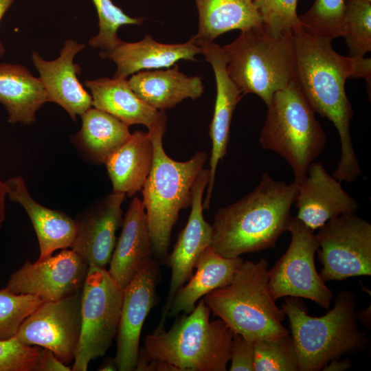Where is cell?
Returning <instances> with one entry per match:
<instances>
[{
  "instance_id": "1",
  "label": "cell",
  "mask_w": 371,
  "mask_h": 371,
  "mask_svg": "<svg viewBox=\"0 0 371 371\" xmlns=\"http://www.w3.org/2000/svg\"><path fill=\"white\" fill-rule=\"evenodd\" d=\"M295 78L313 109L330 120L340 139L341 155L333 176L353 182L361 175L350 132L353 111L347 98L348 78H364L370 86L371 59L346 57L332 47L331 40L303 28L293 34Z\"/></svg>"
},
{
  "instance_id": "2",
  "label": "cell",
  "mask_w": 371,
  "mask_h": 371,
  "mask_svg": "<svg viewBox=\"0 0 371 371\" xmlns=\"http://www.w3.org/2000/svg\"><path fill=\"white\" fill-rule=\"evenodd\" d=\"M298 183L273 179L265 172L258 186L215 214L211 247L220 256L236 258L276 247L289 231Z\"/></svg>"
},
{
  "instance_id": "3",
  "label": "cell",
  "mask_w": 371,
  "mask_h": 371,
  "mask_svg": "<svg viewBox=\"0 0 371 371\" xmlns=\"http://www.w3.org/2000/svg\"><path fill=\"white\" fill-rule=\"evenodd\" d=\"M288 317L300 371H319L331 360L364 351L368 339L358 327L355 296L340 291L333 307L324 315L313 317L300 297H285L282 304Z\"/></svg>"
},
{
  "instance_id": "4",
  "label": "cell",
  "mask_w": 371,
  "mask_h": 371,
  "mask_svg": "<svg viewBox=\"0 0 371 371\" xmlns=\"http://www.w3.org/2000/svg\"><path fill=\"white\" fill-rule=\"evenodd\" d=\"M167 117L148 130L154 156L151 170L142 190L153 254L164 258L168 254L172 228L179 212L191 205L192 186L207 160L205 152L177 161L163 147Z\"/></svg>"
},
{
  "instance_id": "5",
  "label": "cell",
  "mask_w": 371,
  "mask_h": 371,
  "mask_svg": "<svg viewBox=\"0 0 371 371\" xmlns=\"http://www.w3.org/2000/svg\"><path fill=\"white\" fill-rule=\"evenodd\" d=\"M210 308L200 299L172 327L148 335L139 357L165 361L179 371H226L234 332L220 318L210 321Z\"/></svg>"
},
{
  "instance_id": "6",
  "label": "cell",
  "mask_w": 371,
  "mask_h": 371,
  "mask_svg": "<svg viewBox=\"0 0 371 371\" xmlns=\"http://www.w3.org/2000/svg\"><path fill=\"white\" fill-rule=\"evenodd\" d=\"M268 265L265 258L243 262L228 284L203 297L211 312L234 333L253 342L290 333L282 324L285 313L276 305L269 290Z\"/></svg>"
},
{
  "instance_id": "7",
  "label": "cell",
  "mask_w": 371,
  "mask_h": 371,
  "mask_svg": "<svg viewBox=\"0 0 371 371\" xmlns=\"http://www.w3.org/2000/svg\"><path fill=\"white\" fill-rule=\"evenodd\" d=\"M222 48L227 72L243 96L256 94L267 106L275 93L295 80L291 33L275 36L263 25L252 27Z\"/></svg>"
},
{
  "instance_id": "8",
  "label": "cell",
  "mask_w": 371,
  "mask_h": 371,
  "mask_svg": "<svg viewBox=\"0 0 371 371\" xmlns=\"http://www.w3.org/2000/svg\"><path fill=\"white\" fill-rule=\"evenodd\" d=\"M267 108L259 142L286 161L300 183L325 148V132L295 80L275 93Z\"/></svg>"
},
{
  "instance_id": "9",
  "label": "cell",
  "mask_w": 371,
  "mask_h": 371,
  "mask_svg": "<svg viewBox=\"0 0 371 371\" xmlns=\"http://www.w3.org/2000/svg\"><path fill=\"white\" fill-rule=\"evenodd\" d=\"M123 290L106 269L89 267L82 289L81 331L71 370L86 371L104 356L116 337Z\"/></svg>"
},
{
  "instance_id": "10",
  "label": "cell",
  "mask_w": 371,
  "mask_h": 371,
  "mask_svg": "<svg viewBox=\"0 0 371 371\" xmlns=\"http://www.w3.org/2000/svg\"><path fill=\"white\" fill-rule=\"evenodd\" d=\"M291 238L286 252L268 269V287L274 300L285 297L308 299L324 308L333 294L317 273L315 254L319 248L314 231L293 218Z\"/></svg>"
},
{
  "instance_id": "11",
  "label": "cell",
  "mask_w": 371,
  "mask_h": 371,
  "mask_svg": "<svg viewBox=\"0 0 371 371\" xmlns=\"http://www.w3.org/2000/svg\"><path fill=\"white\" fill-rule=\"evenodd\" d=\"M315 234L324 281L371 275V224L355 213L329 220Z\"/></svg>"
},
{
  "instance_id": "12",
  "label": "cell",
  "mask_w": 371,
  "mask_h": 371,
  "mask_svg": "<svg viewBox=\"0 0 371 371\" xmlns=\"http://www.w3.org/2000/svg\"><path fill=\"white\" fill-rule=\"evenodd\" d=\"M82 290L43 302L20 326L15 338L25 346L47 348L65 364L74 359L81 331Z\"/></svg>"
},
{
  "instance_id": "13",
  "label": "cell",
  "mask_w": 371,
  "mask_h": 371,
  "mask_svg": "<svg viewBox=\"0 0 371 371\" xmlns=\"http://www.w3.org/2000/svg\"><path fill=\"white\" fill-rule=\"evenodd\" d=\"M89 265L72 249L32 263L26 261L9 278L5 288L29 294L43 302H55L82 290Z\"/></svg>"
},
{
  "instance_id": "14",
  "label": "cell",
  "mask_w": 371,
  "mask_h": 371,
  "mask_svg": "<svg viewBox=\"0 0 371 371\" xmlns=\"http://www.w3.org/2000/svg\"><path fill=\"white\" fill-rule=\"evenodd\" d=\"M159 269L153 259L123 289L114 359L120 371L135 370L144 321L157 302Z\"/></svg>"
},
{
  "instance_id": "15",
  "label": "cell",
  "mask_w": 371,
  "mask_h": 371,
  "mask_svg": "<svg viewBox=\"0 0 371 371\" xmlns=\"http://www.w3.org/2000/svg\"><path fill=\"white\" fill-rule=\"evenodd\" d=\"M210 179V169H203L192 188L191 212L187 224L179 234L172 251L167 258L172 274L166 303L155 330L164 328L172 301L178 290L187 282L203 251L211 246L212 227L203 214V195Z\"/></svg>"
},
{
  "instance_id": "16",
  "label": "cell",
  "mask_w": 371,
  "mask_h": 371,
  "mask_svg": "<svg viewBox=\"0 0 371 371\" xmlns=\"http://www.w3.org/2000/svg\"><path fill=\"white\" fill-rule=\"evenodd\" d=\"M193 38L201 47V54L205 60L212 65L216 86L214 115L209 131L212 144L210 159V179L207 194L203 202V210H206L210 204L216 168L227 154L232 115L243 95L227 72V59L222 47L214 41Z\"/></svg>"
},
{
  "instance_id": "17",
  "label": "cell",
  "mask_w": 371,
  "mask_h": 371,
  "mask_svg": "<svg viewBox=\"0 0 371 371\" xmlns=\"http://www.w3.org/2000/svg\"><path fill=\"white\" fill-rule=\"evenodd\" d=\"M126 196L112 192L76 219L77 232L71 247L89 266L106 269L110 262L117 243L115 233L123 220L122 204Z\"/></svg>"
},
{
  "instance_id": "18",
  "label": "cell",
  "mask_w": 371,
  "mask_h": 371,
  "mask_svg": "<svg viewBox=\"0 0 371 371\" xmlns=\"http://www.w3.org/2000/svg\"><path fill=\"white\" fill-rule=\"evenodd\" d=\"M294 204L297 209L295 218L313 231L340 215L355 213L359 207L321 162H312L308 166L305 179L298 183Z\"/></svg>"
},
{
  "instance_id": "19",
  "label": "cell",
  "mask_w": 371,
  "mask_h": 371,
  "mask_svg": "<svg viewBox=\"0 0 371 371\" xmlns=\"http://www.w3.org/2000/svg\"><path fill=\"white\" fill-rule=\"evenodd\" d=\"M85 45L72 40L65 41L60 56L53 60H46L33 52L32 60L39 73V78L45 90L47 102L63 107L74 121L92 107V97L79 82L81 67L74 63L76 55Z\"/></svg>"
},
{
  "instance_id": "20",
  "label": "cell",
  "mask_w": 371,
  "mask_h": 371,
  "mask_svg": "<svg viewBox=\"0 0 371 371\" xmlns=\"http://www.w3.org/2000/svg\"><path fill=\"white\" fill-rule=\"evenodd\" d=\"M122 225L108 271L123 290L154 255L145 207L138 197L130 203Z\"/></svg>"
},
{
  "instance_id": "21",
  "label": "cell",
  "mask_w": 371,
  "mask_h": 371,
  "mask_svg": "<svg viewBox=\"0 0 371 371\" xmlns=\"http://www.w3.org/2000/svg\"><path fill=\"white\" fill-rule=\"evenodd\" d=\"M201 47L192 36L185 43H161L146 34L137 42L120 41L109 52L100 53L102 58L113 60L117 66L113 78H127L140 71L169 68L181 60H196Z\"/></svg>"
},
{
  "instance_id": "22",
  "label": "cell",
  "mask_w": 371,
  "mask_h": 371,
  "mask_svg": "<svg viewBox=\"0 0 371 371\" xmlns=\"http://www.w3.org/2000/svg\"><path fill=\"white\" fill-rule=\"evenodd\" d=\"M5 185L10 199L19 203L32 221L39 245L38 260L52 256L58 249L71 247L77 232L76 219L38 203L30 196L21 176L7 179Z\"/></svg>"
},
{
  "instance_id": "23",
  "label": "cell",
  "mask_w": 371,
  "mask_h": 371,
  "mask_svg": "<svg viewBox=\"0 0 371 371\" xmlns=\"http://www.w3.org/2000/svg\"><path fill=\"white\" fill-rule=\"evenodd\" d=\"M90 89L92 106L115 117L125 124H142L150 129L166 117L165 111L157 110L139 98L126 78H100L86 80Z\"/></svg>"
},
{
  "instance_id": "24",
  "label": "cell",
  "mask_w": 371,
  "mask_h": 371,
  "mask_svg": "<svg viewBox=\"0 0 371 371\" xmlns=\"http://www.w3.org/2000/svg\"><path fill=\"white\" fill-rule=\"evenodd\" d=\"M128 82L139 98L160 111L173 108L187 98L196 100L204 91L201 78L188 76L177 64L166 69L138 71Z\"/></svg>"
},
{
  "instance_id": "25",
  "label": "cell",
  "mask_w": 371,
  "mask_h": 371,
  "mask_svg": "<svg viewBox=\"0 0 371 371\" xmlns=\"http://www.w3.org/2000/svg\"><path fill=\"white\" fill-rule=\"evenodd\" d=\"M243 262L240 256L225 258L211 246L206 248L195 264V273L175 294L167 317H173L181 312H192L202 297L228 284Z\"/></svg>"
},
{
  "instance_id": "26",
  "label": "cell",
  "mask_w": 371,
  "mask_h": 371,
  "mask_svg": "<svg viewBox=\"0 0 371 371\" xmlns=\"http://www.w3.org/2000/svg\"><path fill=\"white\" fill-rule=\"evenodd\" d=\"M153 144L148 132L136 131L105 161L113 192L132 197L142 191L152 168Z\"/></svg>"
},
{
  "instance_id": "27",
  "label": "cell",
  "mask_w": 371,
  "mask_h": 371,
  "mask_svg": "<svg viewBox=\"0 0 371 371\" xmlns=\"http://www.w3.org/2000/svg\"><path fill=\"white\" fill-rule=\"evenodd\" d=\"M46 102L39 78L22 65L0 63V103L8 112L9 123H34L36 113Z\"/></svg>"
},
{
  "instance_id": "28",
  "label": "cell",
  "mask_w": 371,
  "mask_h": 371,
  "mask_svg": "<svg viewBox=\"0 0 371 371\" xmlns=\"http://www.w3.org/2000/svg\"><path fill=\"white\" fill-rule=\"evenodd\" d=\"M80 116L82 126L74 142L79 151L93 164H104L131 135L128 125L95 107L89 108Z\"/></svg>"
},
{
  "instance_id": "29",
  "label": "cell",
  "mask_w": 371,
  "mask_h": 371,
  "mask_svg": "<svg viewBox=\"0 0 371 371\" xmlns=\"http://www.w3.org/2000/svg\"><path fill=\"white\" fill-rule=\"evenodd\" d=\"M199 12L196 40L214 41L233 30H244L262 25L253 0H194Z\"/></svg>"
},
{
  "instance_id": "30",
  "label": "cell",
  "mask_w": 371,
  "mask_h": 371,
  "mask_svg": "<svg viewBox=\"0 0 371 371\" xmlns=\"http://www.w3.org/2000/svg\"><path fill=\"white\" fill-rule=\"evenodd\" d=\"M343 37L349 56L363 58L371 51V0H346Z\"/></svg>"
},
{
  "instance_id": "31",
  "label": "cell",
  "mask_w": 371,
  "mask_h": 371,
  "mask_svg": "<svg viewBox=\"0 0 371 371\" xmlns=\"http://www.w3.org/2000/svg\"><path fill=\"white\" fill-rule=\"evenodd\" d=\"M254 371H300L291 335L254 342Z\"/></svg>"
},
{
  "instance_id": "32",
  "label": "cell",
  "mask_w": 371,
  "mask_h": 371,
  "mask_svg": "<svg viewBox=\"0 0 371 371\" xmlns=\"http://www.w3.org/2000/svg\"><path fill=\"white\" fill-rule=\"evenodd\" d=\"M346 0H315L299 16L302 28L331 41L344 34L343 18Z\"/></svg>"
},
{
  "instance_id": "33",
  "label": "cell",
  "mask_w": 371,
  "mask_h": 371,
  "mask_svg": "<svg viewBox=\"0 0 371 371\" xmlns=\"http://www.w3.org/2000/svg\"><path fill=\"white\" fill-rule=\"evenodd\" d=\"M99 19V32L89 41L90 46L100 49L101 53L111 52L121 41L117 30L126 25H139L143 18H133L126 14L111 0H92Z\"/></svg>"
},
{
  "instance_id": "34",
  "label": "cell",
  "mask_w": 371,
  "mask_h": 371,
  "mask_svg": "<svg viewBox=\"0 0 371 371\" xmlns=\"http://www.w3.org/2000/svg\"><path fill=\"white\" fill-rule=\"evenodd\" d=\"M43 302L35 295L0 289V340L14 337L25 319Z\"/></svg>"
},
{
  "instance_id": "35",
  "label": "cell",
  "mask_w": 371,
  "mask_h": 371,
  "mask_svg": "<svg viewBox=\"0 0 371 371\" xmlns=\"http://www.w3.org/2000/svg\"><path fill=\"white\" fill-rule=\"evenodd\" d=\"M263 27L275 36L293 34L302 25L297 14L298 0H253Z\"/></svg>"
},
{
  "instance_id": "36",
  "label": "cell",
  "mask_w": 371,
  "mask_h": 371,
  "mask_svg": "<svg viewBox=\"0 0 371 371\" xmlns=\"http://www.w3.org/2000/svg\"><path fill=\"white\" fill-rule=\"evenodd\" d=\"M42 348L23 345L15 337L0 340V371H35Z\"/></svg>"
},
{
  "instance_id": "37",
  "label": "cell",
  "mask_w": 371,
  "mask_h": 371,
  "mask_svg": "<svg viewBox=\"0 0 371 371\" xmlns=\"http://www.w3.org/2000/svg\"><path fill=\"white\" fill-rule=\"evenodd\" d=\"M254 342L234 333L230 345V371H254Z\"/></svg>"
},
{
  "instance_id": "38",
  "label": "cell",
  "mask_w": 371,
  "mask_h": 371,
  "mask_svg": "<svg viewBox=\"0 0 371 371\" xmlns=\"http://www.w3.org/2000/svg\"><path fill=\"white\" fill-rule=\"evenodd\" d=\"M71 367L59 360L52 351L42 348L35 371H70Z\"/></svg>"
},
{
  "instance_id": "39",
  "label": "cell",
  "mask_w": 371,
  "mask_h": 371,
  "mask_svg": "<svg viewBox=\"0 0 371 371\" xmlns=\"http://www.w3.org/2000/svg\"><path fill=\"white\" fill-rule=\"evenodd\" d=\"M352 363L349 359L342 360L338 359L331 360L322 370L324 371H344L350 369Z\"/></svg>"
},
{
  "instance_id": "40",
  "label": "cell",
  "mask_w": 371,
  "mask_h": 371,
  "mask_svg": "<svg viewBox=\"0 0 371 371\" xmlns=\"http://www.w3.org/2000/svg\"><path fill=\"white\" fill-rule=\"evenodd\" d=\"M7 195L5 181L1 178L0 172V230L5 218V196Z\"/></svg>"
},
{
  "instance_id": "41",
  "label": "cell",
  "mask_w": 371,
  "mask_h": 371,
  "mask_svg": "<svg viewBox=\"0 0 371 371\" xmlns=\"http://www.w3.org/2000/svg\"><path fill=\"white\" fill-rule=\"evenodd\" d=\"M15 0H0V21ZM4 46L0 39V58L5 54Z\"/></svg>"
},
{
  "instance_id": "42",
  "label": "cell",
  "mask_w": 371,
  "mask_h": 371,
  "mask_svg": "<svg viewBox=\"0 0 371 371\" xmlns=\"http://www.w3.org/2000/svg\"><path fill=\"white\" fill-rule=\"evenodd\" d=\"M370 308L355 313L357 320L360 321L367 328H370Z\"/></svg>"
},
{
  "instance_id": "43",
  "label": "cell",
  "mask_w": 371,
  "mask_h": 371,
  "mask_svg": "<svg viewBox=\"0 0 371 371\" xmlns=\"http://www.w3.org/2000/svg\"><path fill=\"white\" fill-rule=\"evenodd\" d=\"M98 370L102 371H110V370H117V366L115 363L114 359L108 360L106 362L104 363L102 366L99 367Z\"/></svg>"
}]
</instances>
